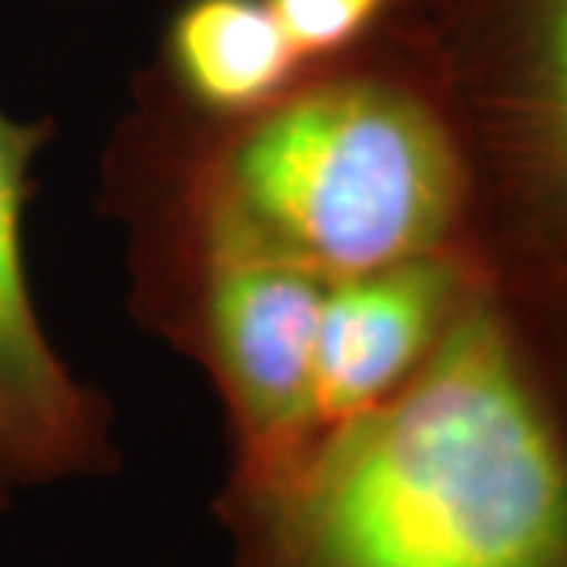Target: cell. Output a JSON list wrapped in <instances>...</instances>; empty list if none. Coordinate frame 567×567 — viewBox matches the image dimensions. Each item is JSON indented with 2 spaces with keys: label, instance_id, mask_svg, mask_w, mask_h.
Segmentation results:
<instances>
[{
  "label": "cell",
  "instance_id": "obj_1",
  "mask_svg": "<svg viewBox=\"0 0 567 567\" xmlns=\"http://www.w3.org/2000/svg\"><path fill=\"white\" fill-rule=\"evenodd\" d=\"M102 208L126 227L130 287L212 265L338 281L423 256L486 262L473 152L413 3L244 114L193 111L140 73Z\"/></svg>",
  "mask_w": 567,
  "mask_h": 567
},
{
  "label": "cell",
  "instance_id": "obj_2",
  "mask_svg": "<svg viewBox=\"0 0 567 567\" xmlns=\"http://www.w3.org/2000/svg\"><path fill=\"white\" fill-rule=\"evenodd\" d=\"M234 567H567V278L488 275L385 401L227 473Z\"/></svg>",
  "mask_w": 567,
  "mask_h": 567
},
{
  "label": "cell",
  "instance_id": "obj_3",
  "mask_svg": "<svg viewBox=\"0 0 567 567\" xmlns=\"http://www.w3.org/2000/svg\"><path fill=\"white\" fill-rule=\"evenodd\" d=\"M480 183V249L505 278H567V0H413Z\"/></svg>",
  "mask_w": 567,
  "mask_h": 567
},
{
  "label": "cell",
  "instance_id": "obj_4",
  "mask_svg": "<svg viewBox=\"0 0 567 567\" xmlns=\"http://www.w3.org/2000/svg\"><path fill=\"white\" fill-rule=\"evenodd\" d=\"M328 281L271 265H212L130 287V312L203 369L230 435V470L259 476L322 435L316 331Z\"/></svg>",
  "mask_w": 567,
  "mask_h": 567
},
{
  "label": "cell",
  "instance_id": "obj_5",
  "mask_svg": "<svg viewBox=\"0 0 567 567\" xmlns=\"http://www.w3.org/2000/svg\"><path fill=\"white\" fill-rule=\"evenodd\" d=\"M51 117L0 111V514L25 492L121 464L114 410L51 344L25 271V212Z\"/></svg>",
  "mask_w": 567,
  "mask_h": 567
},
{
  "label": "cell",
  "instance_id": "obj_6",
  "mask_svg": "<svg viewBox=\"0 0 567 567\" xmlns=\"http://www.w3.org/2000/svg\"><path fill=\"white\" fill-rule=\"evenodd\" d=\"M488 275L476 256H423L328 281L316 331L322 432L404 385Z\"/></svg>",
  "mask_w": 567,
  "mask_h": 567
},
{
  "label": "cell",
  "instance_id": "obj_7",
  "mask_svg": "<svg viewBox=\"0 0 567 567\" xmlns=\"http://www.w3.org/2000/svg\"><path fill=\"white\" fill-rule=\"evenodd\" d=\"M303 66L268 0H183L148 73L186 107L230 117L275 99Z\"/></svg>",
  "mask_w": 567,
  "mask_h": 567
},
{
  "label": "cell",
  "instance_id": "obj_8",
  "mask_svg": "<svg viewBox=\"0 0 567 567\" xmlns=\"http://www.w3.org/2000/svg\"><path fill=\"white\" fill-rule=\"evenodd\" d=\"M297 54L322 61L365 39L410 0H268Z\"/></svg>",
  "mask_w": 567,
  "mask_h": 567
}]
</instances>
